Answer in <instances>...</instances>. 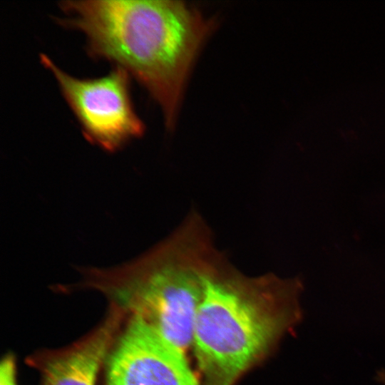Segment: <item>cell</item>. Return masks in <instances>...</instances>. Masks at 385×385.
<instances>
[{"label": "cell", "instance_id": "obj_7", "mask_svg": "<svg viewBox=\"0 0 385 385\" xmlns=\"http://www.w3.org/2000/svg\"><path fill=\"white\" fill-rule=\"evenodd\" d=\"M0 385H17L16 380V366L11 355L6 356L0 366Z\"/></svg>", "mask_w": 385, "mask_h": 385}, {"label": "cell", "instance_id": "obj_4", "mask_svg": "<svg viewBox=\"0 0 385 385\" xmlns=\"http://www.w3.org/2000/svg\"><path fill=\"white\" fill-rule=\"evenodd\" d=\"M41 63L52 73L78 120L84 137L107 151H115L140 137L145 125L131 98L130 76L115 66L94 78H78L59 68L46 54Z\"/></svg>", "mask_w": 385, "mask_h": 385}, {"label": "cell", "instance_id": "obj_1", "mask_svg": "<svg viewBox=\"0 0 385 385\" xmlns=\"http://www.w3.org/2000/svg\"><path fill=\"white\" fill-rule=\"evenodd\" d=\"M62 25L81 32L91 57L125 70L175 125L194 61L214 22L180 1L86 0L59 3Z\"/></svg>", "mask_w": 385, "mask_h": 385}, {"label": "cell", "instance_id": "obj_8", "mask_svg": "<svg viewBox=\"0 0 385 385\" xmlns=\"http://www.w3.org/2000/svg\"><path fill=\"white\" fill-rule=\"evenodd\" d=\"M375 380L380 385H385V369H381L376 371Z\"/></svg>", "mask_w": 385, "mask_h": 385}, {"label": "cell", "instance_id": "obj_5", "mask_svg": "<svg viewBox=\"0 0 385 385\" xmlns=\"http://www.w3.org/2000/svg\"><path fill=\"white\" fill-rule=\"evenodd\" d=\"M183 354L133 316L109 359L106 385H199Z\"/></svg>", "mask_w": 385, "mask_h": 385}, {"label": "cell", "instance_id": "obj_6", "mask_svg": "<svg viewBox=\"0 0 385 385\" xmlns=\"http://www.w3.org/2000/svg\"><path fill=\"white\" fill-rule=\"evenodd\" d=\"M123 313L112 305L108 318L89 337L48 358L42 369L43 385H96Z\"/></svg>", "mask_w": 385, "mask_h": 385}, {"label": "cell", "instance_id": "obj_3", "mask_svg": "<svg viewBox=\"0 0 385 385\" xmlns=\"http://www.w3.org/2000/svg\"><path fill=\"white\" fill-rule=\"evenodd\" d=\"M211 232L192 212L168 237L130 262L88 268L82 285L104 293L169 344L184 351L192 344L204 277L217 252Z\"/></svg>", "mask_w": 385, "mask_h": 385}, {"label": "cell", "instance_id": "obj_2", "mask_svg": "<svg viewBox=\"0 0 385 385\" xmlns=\"http://www.w3.org/2000/svg\"><path fill=\"white\" fill-rule=\"evenodd\" d=\"M297 277H250L217 252L204 277L192 343L206 385H232L303 316Z\"/></svg>", "mask_w": 385, "mask_h": 385}]
</instances>
